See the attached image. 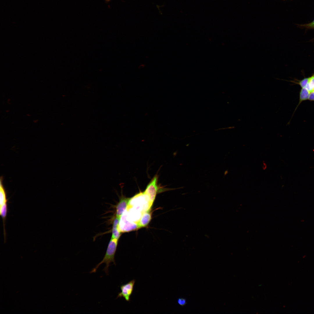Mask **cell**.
I'll return each instance as SVG.
<instances>
[{
	"instance_id": "1",
	"label": "cell",
	"mask_w": 314,
	"mask_h": 314,
	"mask_svg": "<svg viewBox=\"0 0 314 314\" xmlns=\"http://www.w3.org/2000/svg\"><path fill=\"white\" fill-rule=\"evenodd\" d=\"M152 205L148 196L140 192L130 198L127 207L143 213L150 210Z\"/></svg>"
},
{
	"instance_id": "2",
	"label": "cell",
	"mask_w": 314,
	"mask_h": 314,
	"mask_svg": "<svg viewBox=\"0 0 314 314\" xmlns=\"http://www.w3.org/2000/svg\"><path fill=\"white\" fill-rule=\"evenodd\" d=\"M118 240L111 238L109 242L105 254L102 260L90 272L91 273L96 272L99 267L102 264L105 263L106 266L103 270L106 274H108V268L112 262L115 265V256L117 250Z\"/></svg>"
},
{
	"instance_id": "3",
	"label": "cell",
	"mask_w": 314,
	"mask_h": 314,
	"mask_svg": "<svg viewBox=\"0 0 314 314\" xmlns=\"http://www.w3.org/2000/svg\"><path fill=\"white\" fill-rule=\"evenodd\" d=\"M158 178L157 175L155 176L147 185L144 191L149 197L150 202L152 205L157 194L163 191L164 189L158 185Z\"/></svg>"
},
{
	"instance_id": "4",
	"label": "cell",
	"mask_w": 314,
	"mask_h": 314,
	"mask_svg": "<svg viewBox=\"0 0 314 314\" xmlns=\"http://www.w3.org/2000/svg\"><path fill=\"white\" fill-rule=\"evenodd\" d=\"M0 181V215L3 220L4 234H5V223L8 212V200L6 192L2 184L1 178Z\"/></svg>"
},
{
	"instance_id": "5",
	"label": "cell",
	"mask_w": 314,
	"mask_h": 314,
	"mask_svg": "<svg viewBox=\"0 0 314 314\" xmlns=\"http://www.w3.org/2000/svg\"><path fill=\"white\" fill-rule=\"evenodd\" d=\"M119 228L122 233L135 230L140 227L138 223L130 221L127 218L125 210L120 218Z\"/></svg>"
},
{
	"instance_id": "6",
	"label": "cell",
	"mask_w": 314,
	"mask_h": 314,
	"mask_svg": "<svg viewBox=\"0 0 314 314\" xmlns=\"http://www.w3.org/2000/svg\"><path fill=\"white\" fill-rule=\"evenodd\" d=\"M135 282L134 280H131L129 283L121 286V292L117 295V298L123 297L127 301H129L130 297L133 290Z\"/></svg>"
},
{
	"instance_id": "7",
	"label": "cell",
	"mask_w": 314,
	"mask_h": 314,
	"mask_svg": "<svg viewBox=\"0 0 314 314\" xmlns=\"http://www.w3.org/2000/svg\"><path fill=\"white\" fill-rule=\"evenodd\" d=\"M130 198L126 197L122 195L116 207V216L120 218L126 209Z\"/></svg>"
},
{
	"instance_id": "8",
	"label": "cell",
	"mask_w": 314,
	"mask_h": 314,
	"mask_svg": "<svg viewBox=\"0 0 314 314\" xmlns=\"http://www.w3.org/2000/svg\"><path fill=\"white\" fill-rule=\"evenodd\" d=\"M151 219V213L150 210L143 213L138 223L140 228L146 226Z\"/></svg>"
},
{
	"instance_id": "9",
	"label": "cell",
	"mask_w": 314,
	"mask_h": 314,
	"mask_svg": "<svg viewBox=\"0 0 314 314\" xmlns=\"http://www.w3.org/2000/svg\"><path fill=\"white\" fill-rule=\"evenodd\" d=\"M119 218L116 217L113 220L111 238L119 240L121 235V232L119 228Z\"/></svg>"
},
{
	"instance_id": "10",
	"label": "cell",
	"mask_w": 314,
	"mask_h": 314,
	"mask_svg": "<svg viewBox=\"0 0 314 314\" xmlns=\"http://www.w3.org/2000/svg\"><path fill=\"white\" fill-rule=\"evenodd\" d=\"M310 93L305 88H301L299 92V102L294 112L302 102L308 100Z\"/></svg>"
},
{
	"instance_id": "11",
	"label": "cell",
	"mask_w": 314,
	"mask_h": 314,
	"mask_svg": "<svg viewBox=\"0 0 314 314\" xmlns=\"http://www.w3.org/2000/svg\"><path fill=\"white\" fill-rule=\"evenodd\" d=\"M305 88L310 92L314 91V72L309 77L308 82Z\"/></svg>"
},
{
	"instance_id": "12",
	"label": "cell",
	"mask_w": 314,
	"mask_h": 314,
	"mask_svg": "<svg viewBox=\"0 0 314 314\" xmlns=\"http://www.w3.org/2000/svg\"><path fill=\"white\" fill-rule=\"evenodd\" d=\"M309 77L304 78L301 80L297 82L296 83L299 85L301 88H305L308 81Z\"/></svg>"
},
{
	"instance_id": "13",
	"label": "cell",
	"mask_w": 314,
	"mask_h": 314,
	"mask_svg": "<svg viewBox=\"0 0 314 314\" xmlns=\"http://www.w3.org/2000/svg\"><path fill=\"white\" fill-rule=\"evenodd\" d=\"M300 27L307 29H314V19L311 23L303 24L299 25Z\"/></svg>"
},
{
	"instance_id": "14",
	"label": "cell",
	"mask_w": 314,
	"mask_h": 314,
	"mask_svg": "<svg viewBox=\"0 0 314 314\" xmlns=\"http://www.w3.org/2000/svg\"><path fill=\"white\" fill-rule=\"evenodd\" d=\"M178 304L181 306H185L187 304L186 299L183 298H179L177 300Z\"/></svg>"
},
{
	"instance_id": "15",
	"label": "cell",
	"mask_w": 314,
	"mask_h": 314,
	"mask_svg": "<svg viewBox=\"0 0 314 314\" xmlns=\"http://www.w3.org/2000/svg\"><path fill=\"white\" fill-rule=\"evenodd\" d=\"M313 92H314V91H313Z\"/></svg>"
}]
</instances>
